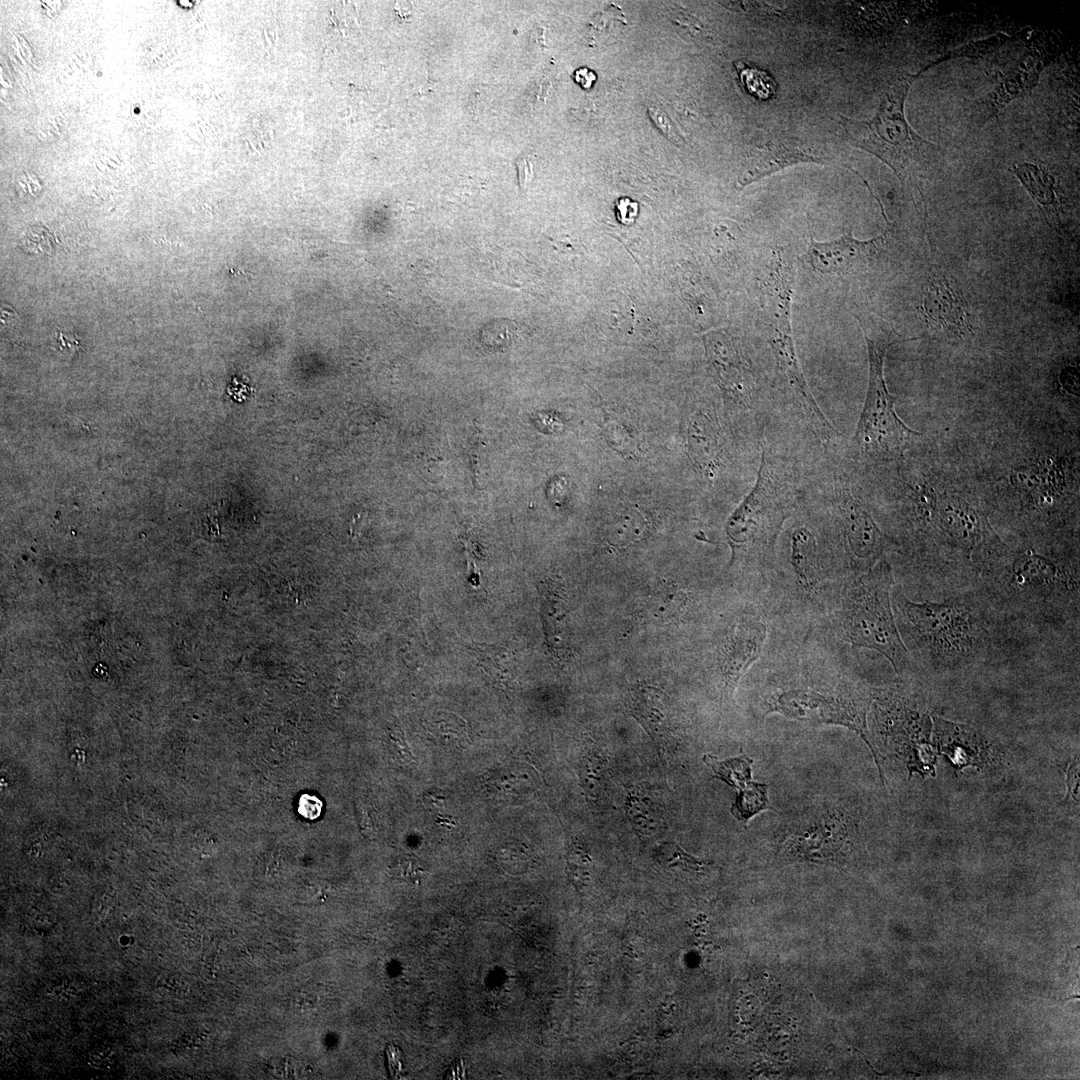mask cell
<instances>
[{"instance_id":"obj_1","label":"cell","mask_w":1080,"mask_h":1080,"mask_svg":"<svg viewBox=\"0 0 1080 1080\" xmlns=\"http://www.w3.org/2000/svg\"><path fill=\"white\" fill-rule=\"evenodd\" d=\"M897 628L914 671L959 674L990 666L1002 656L1013 628L980 585L938 600H913L892 590Z\"/></svg>"},{"instance_id":"obj_2","label":"cell","mask_w":1080,"mask_h":1080,"mask_svg":"<svg viewBox=\"0 0 1080 1080\" xmlns=\"http://www.w3.org/2000/svg\"><path fill=\"white\" fill-rule=\"evenodd\" d=\"M980 587L1014 629H1066L1079 635L1078 564L1007 548L982 574Z\"/></svg>"},{"instance_id":"obj_3","label":"cell","mask_w":1080,"mask_h":1080,"mask_svg":"<svg viewBox=\"0 0 1080 1080\" xmlns=\"http://www.w3.org/2000/svg\"><path fill=\"white\" fill-rule=\"evenodd\" d=\"M894 585L890 563L886 559L876 562L845 586L838 617L842 635L851 646L879 652L897 673L905 675L914 669L891 605Z\"/></svg>"},{"instance_id":"obj_4","label":"cell","mask_w":1080,"mask_h":1080,"mask_svg":"<svg viewBox=\"0 0 1080 1080\" xmlns=\"http://www.w3.org/2000/svg\"><path fill=\"white\" fill-rule=\"evenodd\" d=\"M918 74H902L886 88L873 118L856 120L841 116L851 145L887 164L903 182L909 171L943 157V149L918 135L909 125L904 104Z\"/></svg>"},{"instance_id":"obj_5","label":"cell","mask_w":1080,"mask_h":1080,"mask_svg":"<svg viewBox=\"0 0 1080 1080\" xmlns=\"http://www.w3.org/2000/svg\"><path fill=\"white\" fill-rule=\"evenodd\" d=\"M873 694L862 685L836 689L790 687L769 693L763 702L765 714L778 713L788 719L813 725H838L856 732L869 747L882 783L885 784L878 754L871 741L867 715Z\"/></svg>"},{"instance_id":"obj_6","label":"cell","mask_w":1080,"mask_h":1080,"mask_svg":"<svg viewBox=\"0 0 1080 1080\" xmlns=\"http://www.w3.org/2000/svg\"><path fill=\"white\" fill-rule=\"evenodd\" d=\"M779 833L775 852L779 861L836 865L846 859L856 825L842 805L823 802L787 819Z\"/></svg>"},{"instance_id":"obj_7","label":"cell","mask_w":1080,"mask_h":1080,"mask_svg":"<svg viewBox=\"0 0 1080 1080\" xmlns=\"http://www.w3.org/2000/svg\"><path fill=\"white\" fill-rule=\"evenodd\" d=\"M792 494L786 474L763 455L755 487L727 521L733 550L752 552L754 557L769 548L787 517Z\"/></svg>"},{"instance_id":"obj_8","label":"cell","mask_w":1080,"mask_h":1080,"mask_svg":"<svg viewBox=\"0 0 1080 1080\" xmlns=\"http://www.w3.org/2000/svg\"><path fill=\"white\" fill-rule=\"evenodd\" d=\"M868 348L869 381L865 404L855 433V441L866 450L901 456L911 437L920 435L908 428L894 410L883 375L889 342L864 332Z\"/></svg>"},{"instance_id":"obj_9","label":"cell","mask_w":1080,"mask_h":1080,"mask_svg":"<svg viewBox=\"0 0 1080 1080\" xmlns=\"http://www.w3.org/2000/svg\"><path fill=\"white\" fill-rule=\"evenodd\" d=\"M807 259L810 266L828 276H850L866 269L881 249L885 234L870 240H858L852 233L827 242L810 236Z\"/></svg>"},{"instance_id":"obj_10","label":"cell","mask_w":1080,"mask_h":1080,"mask_svg":"<svg viewBox=\"0 0 1080 1080\" xmlns=\"http://www.w3.org/2000/svg\"><path fill=\"white\" fill-rule=\"evenodd\" d=\"M766 637L767 626L757 616L743 615L734 622L725 638L719 659L726 697H732L742 676L760 657Z\"/></svg>"},{"instance_id":"obj_11","label":"cell","mask_w":1080,"mask_h":1080,"mask_svg":"<svg viewBox=\"0 0 1080 1080\" xmlns=\"http://www.w3.org/2000/svg\"><path fill=\"white\" fill-rule=\"evenodd\" d=\"M1042 69V62L1036 56L1027 54L1023 57L1001 77L992 91L973 103L969 113L970 124L981 128L997 118L1011 101L1030 93L1037 85Z\"/></svg>"},{"instance_id":"obj_12","label":"cell","mask_w":1080,"mask_h":1080,"mask_svg":"<svg viewBox=\"0 0 1080 1080\" xmlns=\"http://www.w3.org/2000/svg\"><path fill=\"white\" fill-rule=\"evenodd\" d=\"M800 162L823 163L824 160L811 150H805L795 144L780 140L769 141L760 147L752 148L746 155L738 175V184L745 187Z\"/></svg>"},{"instance_id":"obj_13","label":"cell","mask_w":1080,"mask_h":1080,"mask_svg":"<svg viewBox=\"0 0 1080 1080\" xmlns=\"http://www.w3.org/2000/svg\"><path fill=\"white\" fill-rule=\"evenodd\" d=\"M922 313L931 327L956 333H963L967 327L961 301L939 274L930 276L923 286Z\"/></svg>"},{"instance_id":"obj_14","label":"cell","mask_w":1080,"mask_h":1080,"mask_svg":"<svg viewBox=\"0 0 1080 1080\" xmlns=\"http://www.w3.org/2000/svg\"><path fill=\"white\" fill-rule=\"evenodd\" d=\"M849 548L858 564L871 568L884 548V538L870 513L859 503L848 504L844 516Z\"/></svg>"},{"instance_id":"obj_15","label":"cell","mask_w":1080,"mask_h":1080,"mask_svg":"<svg viewBox=\"0 0 1080 1080\" xmlns=\"http://www.w3.org/2000/svg\"><path fill=\"white\" fill-rule=\"evenodd\" d=\"M1008 170L1022 183L1034 199L1047 223L1051 226L1059 220V201L1053 176L1044 164L1021 161L1011 164Z\"/></svg>"},{"instance_id":"obj_16","label":"cell","mask_w":1080,"mask_h":1080,"mask_svg":"<svg viewBox=\"0 0 1080 1080\" xmlns=\"http://www.w3.org/2000/svg\"><path fill=\"white\" fill-rule=\"evenodd\" d=\"M791 560L802 585L811 589L819 580L817 546L814 536L806 528L795 530L791 537Z\"/></svg>"},{"instance_id":"obj_17","label":"cell","mask_w":1080,"mask_h":1080,"mask_svg":"<svg viewBox=\"0 0 1080 1080\" xmlns=\"http://www.w3.org/2000/svg\"><path fill=\"white\" fill-rule=\"evenodd\" d=\"M705 762L718 778L739 791L746 789L754 781L752 780L753 759L746 755L725 761H719L708 755L705 757Z\"/></svg>"},{"instance_id":"obj_18","label":"cell","mask_w":1080,"mask_h":1080,"mask_svg":"<svg viewBox=\"0 0 1080 1080\" xmlns=\"http://www.w3.org/2000/svg\"><path fill=\"white\" fill-rule=\"evenodd\" d=\"M767 790V784L753 781L746 789L738 792L731 806L732 814L739 821L747 823L762 811L773 810L769 803Z\"/></svg>"},{"instance_id":"obj_19","label":"cell","mask_w":1080,"mask_h":1080,"mask_svg":"<svg viewBox=\"0 0 1080 1080\" xmlns=\"http://www.w3.org/2000/svg\"><path fill=\"white\" fill-rule=\"evenodd\" d=\"M745 90L760 100H769L776 91V82L765 71L738 61L734 63Z\"/></svg>"},{"instance_id":"obj_20","label":"cell","mask_w":1080,"mask_h":1080,"mask_svg":"<svg viewBox=\"0 0 1080 1080\" xmlns=\"http://www.w3.org/2000/svg\"><path fill=\"white\" fill-rule=\"evenodd\" d=\"M517 330V325L512 320H493L483 327L481 341L489 347H506L516 337Z\"/></svg>"},{"instance_id":"obj_21","label":"cell","mask_w":1080,"mask_h":1080,"mask_svg":"<svg viewBox=\"0 0 1080 1080\" xmlns=\"http://www.w3.org/2000/svg\"><path fill=\"white\" fill-rule=\"evenodd\" d=\"M515 166L517 169L518 184L522 190H525L534 175V158L531 155L519 156L515 160Z\"/></svg>"},{"instance_id":"obj_22","label":"cell","mask_w":1080,"mask_h":1080,"mask_svg":"<svg viewBox=\"0 0 1080 1080\" xmlns=\"http://www.w3.org/2000/svg\"><path fill=\"white\" fill-rule=\"evenodd\" d=\"M588 858L582 849L574 847L569 854V869L577 883L587 875Z\"/></svg>"},{"instance_id":"obj_23","label":"cell","mask_w":1080,"mask_h":1080,"mask_svg":"<svg viewBox=\"0 0 1080 1080\" xmlns=\"http://www.w3.org/2000/svg\"><path fill=\"white\" fill-rule=\"evenodd\" d=\"M648 114L650 119L654 122L656 127L668 138L670 141H675L677 135L674 132L673 125L665 112L658 108H649Z\"/></svg>"},{"instance_id":"obj_24","label":"cell","mask_w":1080,"mask_h":1080,"mask_svg":"<svg viewBox=\"0 0 1080 1080\" xmlns=\"http://www.w3.org/2000/svg\"><path fill=\"white\" fill-rule=\"evenodd\" d=\"M602 770L601 757L597 755H590L583 766V780L587 784L586 787L590 791L594 790V783L597 781V777Z\"/></svg>"},{"instance_id":"obj_25","label":"cell","mask_w":1080,"mask_h":1080,"mask_svg":"<svg viewBox=\"0 0 1080 1080\" xmlns=\"http://www.w3.org/2000/svg\"><path fill=\"white\" fill-rule=\"evenodd\" d=\"M299 810L303 816L314 819L320 814L321 802L314 796L305 795L300 799Z\"/></svg>"},{"instance_id":"obj_26","label":"cell","mask_w":1080,"mask_h":1080,"mask_svg":"<svg viewBox=\"0 0 1080 1080\" xmlns=\"http://www.w3.org/2000/svg\"><path fill=\"white\" fill-rule=\"evenodd\" d=\"M574 80L583 89H589L596 80V75L588 68H580L574 72Z\"/></svg>"},{"instance_id":"obj_27","label":"cell","mask_w":1080,"mask_h":1080,"mask_svg":"<svg viewBox=\"0 0 1080 1080\" xmlns=\"http://www.w3.org/2000/svg\"><path fill=\"white\" fill-rule=\"evenodd\" d=\"M631 204H632V202L629 199L623 198V199H621L619 201L618 206H617V208H618V218H619V220L621 222H623L625 224L631 223V221H633V219L635 217V215L628 212V208L630 207Z\"/></svg>"}]
</instances>
